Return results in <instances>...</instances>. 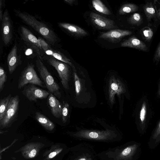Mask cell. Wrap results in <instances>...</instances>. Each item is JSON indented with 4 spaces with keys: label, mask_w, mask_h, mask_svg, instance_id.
I'll list each match as a JSON object with an SVG mask.
<instances>
[{
    "label": "cell",
    "mask_w": 160,
    "mask_h": 160,
    "mask_svg": "<svg viewBox=\"0 0 160 160\" xmlns=\"http://www.w3.org/2000/svg\"><path fill=\"white\" fill-rule=\"evenodd\" d=\"M14 12L16 16L40 34L49 44L53 45L57 42L58 38L56 34L46 24L27 12L18 10Z\"/></svg>",
    "instance_id": "1"
},
{
    "label": "cell",
    "mask_w": 160,
    "mask_h": 160,
    "mask_svg": "<svg viewBox=\"0 0 160 160\" xmlns=\"http://www.w3.org/2000/svg\"><path fill=\"white\" fill-rule=\"evenodd\" d=\"M36 66L41 80L50 93L60 98L61 97L60 88L51 73L48 71L39 56L36 61Z\"/></svg>",
    "instance_id": "2"
},
{
    "label": "cell",
    "mask_w": 160,
    "mask_h": 160,
    "mask_svg": "<svg viewBox=\"0 0 160 160\" xmlns=\"http://www.w3.org/2000/svg\"><path fill=\"white\" fill-rule=\"evenodd\" d=\"M137 109L136 119L138 126L140 132H143L147 128L152 115V111L146 96L140 99Z\"/></svg>",
    "instance_id": "3"
},
{
    "label": "cell",
    "mask_w": 160,
    "mask_h": 160,
    "mask_svg": "<svg viewBox=\"0 0 160 160\" xmlns=\"http://www.w3.org/2000/svg\"><path fill=\"white\" fill-rule=\"evenodd\" d=\"M29 84H34L45 88L46 87L38 75L34 68V65L28 64L22 72L18 82V88L21 89Z\"/></svg>",
    "instance_id": "4"
},
{
    "label": "cell",
    "mask_w": 160,
    "mask_h": 160,
    "mask_svg": "<svg viewBox=\"0 0 160 160\" xmlns=\"http://www.w3.org/2000/svg\"><path fill=\"white\" fill-rule=\"evenodd\" d=\"M19 102L18 95L11 97L5 115L0 121V130L10 127L15 121L18 116Z\"/></svg>",
    "instance_id": "5"
},
{
    "label": "cell",
    "mask_w": 160,
    "mask_h": 160,
    "mask_svg": "<svg viewBox=\"0 0 160 160\" xmlns=\"http://www.w3.org/2000/svg\"><path fill=\"white\" fill-rule=\"evenodd\" d=\"M73 135L89 140L106 141L112 139L115 133L113 131L109 130L105 131L83 130L74 133Z\"/></svg>",
    "instance_id": "6"
},
{
    "label": "cell",
    "mask_w": 160,
    "mask_h": 160,
    "mask_svg": "<svg viewBox=\"0 0 160 160\" xmlns=\"http://www.w3.org/2000/svg\"><path fill=\"white\" fill-rule=\"evenodd\" d=\"M47 60L49 64L57 70L63 87L66 89H68L70 78L69 65L52 57L48 58Z\"/></svg>",
    "instance_id": "7"
},
{
    "label": "cell",
    "mask_w": 160,
    "mask_h": 160,
    "mask_svg": "<svg viewBox=\"0 0 160 160\" xmlns=\"http://www.w3.org/2000/svg\"><path fill=\"white\" fill-rule=\"evenodd\" d=\"M22 93L29 101L34 102L47 98L50 94L49 92L31 84L25 85Z\"/></svg>",
    "instance_id": "8"
},
{
    "label": "cell",
    "mask_w": 160,
    "mask_h": 160,
    "mask_svg": "<svg viewBox=\"0 0 160 160\" xmlns=\"http://www.w3.org/2000/svg\"><path fill=\"white\" fill-rule=\"evenodd\" d=\"M126 92V89L123 83L114 76H111L109 81L108 95L110 102L113 105L115 102V95L118 96Z\"/></svg>",
    "instance_id": "9"
},
{
    "label": "cell",
    "mask_w": 160,
    "mask_h": 160,
    "mask_svg": "<svg viewBox=\"0 0 160 160\" xmlns=\"http://www.w3.org/2000/svg\"><path fill=\"white\" fill-rule=\"evenodd\" d=\"M1 34L4 43L8 45L11 42L12 38L11 21L8 11L6 9L3 13L2 21Z\"/></svg>",
    "instance_id": "10"
},
{
    "label": "cell",
    "mask_w": 160,
    "mask_h": 160,
    "mask_svg": "<svg viewBox=\"0 0 160 160\" xmlns=\"http://www.w3.org/2000/svg\"><path fill=\"white\" fill-rule=\"evenodd\" d=\"M44 144L41 142H31L21 147L15 152H21L22 156L25 159H30L36 157Z\"/></svg>",
    "instance_id": "11"
},
{
    "label": "cell",
    "mask_w": 160,
    "mask_h": 160,
    "mask_svg": "<svg viewBox=\"0 0 160 160\" xmlns=\"http://www.w3.org/2000/svg\"><path fill=\"white\" fill-rule=\"evenodd\" d=\"M92 24L99 29H110L114 28V22L97 13L91 12L90 14Z\"/></svg>",
    "instance_id": "12"
},
{
    "label": "cell",
    "mask_w": 160,
    "mask_h": 160,
    "mask_svg": "<svg viewBox=\"0 0 160 160\" xmlns=\"http://www.w3.org/2000/svg\"><path fill=\"white\" fill-rule=\"evenodd\" d=\"M132 32L126 30L116 29L102 33L99 36L101 39L113 43L119 42L124 37L131 35Z\"/></svg>",
    "instance_id": "13"
},
{
    "label": "cell",
    "mask_w": 160,
    "mask_h": 160,
    "mask_svg": "<svg viewBox=\"0 0 160 160\" xmlns=\"http://www.w3.org/2000/svg\"><path fill=\"white\" fill-rule=\"evenodd\" d=\"M138 148V145L134 144L119 150H115L113 152L114 153L113 158L114 160H132Z\"/></svg>",
    "instance_id": "14"
},
{
    "label": "cell",
    "mask_w": 160,
    "mask_h": 160,
    "mask_svg": "<svg viewBox=\"0 0 160 160\" xmlns=\"http://www.w3.org/2000/svg\"><path fill=\"white\" fill-rule=\"evenodd\" d=\"M7 61L9 73L12 74L21 62L18 54V48L16 44L13 46L8 53Z\"/></svg>",
    "instance_id": "15"
},
{
    "label": "cell",
    "mask_w": 160,
    "mask_h": 160,
    "mask_svg": "<svg viewBox=\"0 0 160 160\" xmlns=\"http://www.w3.org/2000/svg\"><path fill=\"white\" fill-rule=\"evenodd\" d=\"M47 104L54 117L57 118L62 117V106L53 94L50 93L48 97Z\"/></svg>",
    "instance_id": "16"
},
{
    "label": "cell",
    "mask_w": 160,
    "mask_h": 160,
    "mask_svg": "<svg viewBox=\"0 0 160 160\" xmlns=\"http://www.w3.org/2000/svg\"><path fill=\"white\" fill-rule=\"evenodd\" d=\"M121 46L122 47L134 48L144 51L148 50L146 45L134 36L123 41L121 43Z\"/></svg>",
    "instance_id": "17"
},
{
    "label": "cell",
    "mask_w": 160,
    "mask_h": 160,
    "mask_svg": "<svg viewBox=\"0 0 160 160\" xmlns=\"http://www.w3.org/2000/svg\"><path fill=\"white\" fill-rule=\"evenodd\" d=\"M20 31L21 36L24 41L30 43L34 47L41 49L39 39L30 30L26 27L22 26Z\"/></svg>",
    "instance_id": "18"
},
{
    "label": "cell",
    "mask_w": 160,
    "mask_h": 160,
    "mask_svg": "<svg viewBox=\"0 0 160 160\" xmlns=\"http://www.w3.org/2000/svg\"><path fill=\"white\" fill-rule=\"evenodd\" d=\"M58 26L68 32L76 36H83L88 34L87 32L79 27L66 22H59Z\"/></svg>",
    "instance_id": "19"
},
{
    "label": "cell",
    "mask_w": 160,
    "mask_h": 160,
    "mask_svg": "<svg viewBox=\"0 0 160 160\" xmlns=\"http://www.w3.org/2000/svg\"><path fill=\"white\" fill-rule=\"evenodd\" d=\"M45 52L48 55L53 57L55 58L66 63L72 67L74 65L72 64L71 60L61 52H58L48 47L43 49Z\"/></svg>",
    "instance_id": "20"
},
{
    "label": "cell",
    "mask_w": 160,
    "mask_h": 160,
    "mask_svg": "<svg viewBox=\"0 0 160 160\" xmlns=\"http://www.w3.org/2000/svg\"><path fill=\"white\" fill-rule=\"evenodd\" d=\"M35 117L37 121L46 130L52 131L54 129L55 125L53 122L43 114L36 112Z\"/></svg>",
    "instance_id": "21"
},
{
    "label": "cell",
    "mask_w": 160,
    "mask_h": 160,
    "mask_svg": "<svg viewBox=\"0 0 160 160\" xmlns=\"http://www.w3.org/2000/svg\"><path fill=\"white\" fill-rule=\"evenodd\" d=\"M63 148L58 144L54 145L46 151L43 156L44 160H50L59 154L62 151Z\"/></svg>",
    "instance_id": "22"
},
{
    "label": "cell",
    "mask_w": 160,
    "mask_h": 160,
    "mask_svg": "<svg viewBox=\"0 0 160 160\" xmlns=\"http://www.w3.org/2000/svg\"><path fill=\"white\" fill-rule=\"evenodd\" d=\"M143 8L148 21L150 22L152 19L157 18L155 10L152 2H147L143 6Z\"/></svg>",
    "instance_id": "23"
},
{
    "label": "cell",
    "mask_w": 160,
    "mask_h": 160,
    "mask_svg": "<svg viewBox=\"0 0 160 160\" xmlns=\"http://www.w3.org/2000/svg\"><path fill=\"white\" fill-rule=\"evenodd\" d=\"M138 6L136 4L128 3L123 5L118 11V13L123 15L127 13L133 12L138 10Z\"/></svg>",
    "instance_id": "24"
},
{
    "label": "cell",
    "mask_w": 160,
    "mask_h": 160,
    "mask_svg": "<svg viewBox=\"0 0 160 160\" xmlns=\"http://www.w3.org/2000/svg\"><path fill=\"white\" fill-rule=\"evenodd\" d=\"M93 8L98 12L104 14L109 15L111 14L109 9L100 0H93L92 1Z\"/></svg>",
    "instance_id": "25"
},
{
    "label": "cell",
    "mask_w": 160,
    "mask_h": 160,
    "mask_svg": "<svg viewBox=\"0 0 160 160\" xmlns=\"http://www.w3.org/2000/svg\"><path fill=\"white\" fill-rule=\"evenodd\" d=\"M11 97V94H10L7 97L0 99V121L2 120L5 115L8 103Z\"/></svg>",
    "instance_id": "26"
},
{
    "label": "cell",
    "mask_w": 160,
    "mask_h": 160,
    "mask_svg": "<svg viewBox=\"0 0 160 160\" xmlns=\"http://www.w3.org/2000/svg\"><path fill=\"white\" fill-rule=\"evenodd\" d=\"M128 22L132 25L139 26L143 22L142 19L141 15L139 13H133L128 18Z\"/></svg>",
    "instance_id": "27"
},
{
    "label": "cell",
    "mask_w": 160,
    "mask_h": 160,
    "mask_svg": "<svg viewBox=\"0 0 160 160\" xmlns=\"http://www.w3.org/2000/svg\"><path fill=\"white\" fill-rule=\"evenodd\" d=\"M72 68L73 71L76 95L77 96H78L81 92V84L79 78L77 74L75 67L73 66Z\"/></svg>",
    "instance_id": "28"
},
{
    "label": "cell",
    "mask_w": 160,
    "mask_h": 160,
    "mask_svg": "<svg viewBox=\"0 0 160 160\" xmlns=\"http://www.w3.org/2000/svg\"><path fill=\"white\" fill-rule=\"evenodd\" d=\"M69 112V105L68 103L63 101L62 112V118L63 122H66L68 118Z\"/></svg>",
    "instance_id": "29"
},
{
    "label": "cell",
    "mask_w": 160,
    "mask_h": 160,
    "mask_svg": "<svg viewBox=\"0 0 160 160\" xmlns=\"http://www.w3.org/2000/svg\"><path fill=\"white\" fill-rule=\"evenodd\" d=\"M7 80V76L6 72L3 68L1 66L0 67V92L3 90Z\"/></svg>",
    "instance_id": "30"
},
{
    "label": "cell",
    "mask_w": 160,
    "mask_h": 160,
    "mask_svg": "<svg viewBox=\"0 0 160 160\" xmlns=\"http://www.w3.org/2000/svg\"><path fill=\"white\" fill-rule=\"evenodd\" d=\"M152 138L156 143H158L160 141V120L153 131Z\"/></svg>",
    "instance_id": "31"
},
{
    "label": "cell",
    "mask_w": 160,
    "mask_h": 160,
    "mask_svg": "<svg viewBox=\"0 0 160 160\" xmlns=\"http://www.w3.org/2000/svg\"><path fill=\"white\" fill-rule=\"evenodd\" d=\"M143 33L147 41L150 40L153 35V32L152 30L149 28L143 30Z\"/></svg>",
    "instance_id": "32"
},
{
    "label": "cell",
    "mask_w": 160,
    "mask_h": 160,
    "mask_svg": "<svg viewBox=\"0 0 160 160\" xmlns=\"http://www.w3.org/2000/svg\"><path fill=\"white\" fill-rule=\"evenodd\" d=\"M153 60L157 63L160 61V42L158 44L154 54Z\"/></svg>",
    "instance_id": "33"
},
{
    "label": "cell",
    "mask_w": 160,
    "mask_h": 160,
    "mask_svg": "<svg viewBox=\"0 0 160 160\" xmlns=\"http://www.w3.org/2000/svg\"><path fill=\"white\" fill-rule=\"evenodd\" d=\"M18 140V139H15L13 141V142L11 144L9 145V146H8L6 147H5V148H3V149H1L0 150V155L1 154V153L3 152L4 151H5V150H6V149H8V148H9L10 147H11L12 145H13Z\"/></svg>",
    "instance_id": "34"
},
{
    "label": "cell",
    "mask_w": 160,
    "mask_h": 160,
    "mask_svg": "<svg viewBox=\"0 0 160 160\" xmlns=\"http://www.w3.org/2000/svg\"><path fill=\"white\" fill-rule=\"evenodd\" d=\"M2 1L1 0L0 1V19L1 22L2 21L3 16V14L2 9Z\"/></svg>",
    "instance_id": "35"
},
{
    "label": "cell",
    "mask_w": 160,
    "mask_h": 160,
    "mask_svg": "<svg viewBox=\"0 0 160 160\" xmlns=\"http://www.w3.org/2000/svg\"><path fill=\"white\" fill-rule=\"evenodd\" d=\"M76 160H92V159L89 157H81L77 159Z\"/></svg>",
    "instance_id": "36"
},
{
    "label": "cell",
    "mask_w": 160,
    "mask_h": 160,
    "mask_svg": "<svg viewBox=\"0 0 160 160\" xmlns=\"http://www.w3.org/2000/svg\"><path fill=\"white\" fill-rule=\"evenodd\" d=\"M156 9L155 11L157 15V18L159 20L160 19V10L159 9L158 10H157L156 8H155Z\"/></svg>",
    "instance_id": "37"
},
{
    "label": "cell",
    "mask_w": 160,
    "mask_h": 160,
    "mask_svg": "<svg viewBox=\"0 0 160 160\" xmlns=\"http://www.w3.org/2000/svg\"><path fill=\"white\" fill-rule=\"evenodd\" d=\"M64 1L66 3L70 5H72L73 3V2L75 1L74 0H65Z\"/></svg>",
    "instance_id": "38"
},
{
    "label": "cell",
    "mask_w": 160,
    "mask_h": 160,
    "mask_svg": "<svg viewBox=\"0 0 160 160\" xmlns=\"http://www.w3.org/2000/svg\"><path fill=\"white\" fill-rule=\"evenodd\" d=\"M157 94L158 96L160 97V81L159 83Z\"/></svg>",
    "instance_id": "39"
},
{
    "label": "cell",
    "mask_w": 160,
    "mask_h": 160,
    "mask_svg": "<svg viewBox=\"0 0 160 160\" xmlns=\"http://www.w3.org/2000/svg\"><path fill=\"white\" fill-rule=\"evenodd\" d=\"M8 132V130H7V131H2L1 130H0V133L1 134H3L4 133H5V132Z\"/></svg>",
    "instance_id": "40"
}]
</instances>
